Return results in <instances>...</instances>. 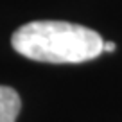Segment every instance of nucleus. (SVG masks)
I'll return each mask as SVG.
<instances>
[{
	"instance_id": "2",
	"label": "nucleus",
	"mask_w": 122,
	"mask_h": 122,
	"mask_svg": "<svg viewBox=\"0 0 122 122\" xmlns=\"http://www.w3.org/2000/svg\"><path fill=\"white\" fill-rule=\"evenodd\" d=\"M22 110V99L11 86L0 84V122H16Z\"/></svg>"
},
{
	"instance_id": "3",
	"label": "nucleus",
	"mask_w": 122,
	"mask_h": 122,
	"mask_svg": "<svg viewBox=\"0 0 122 122\" xmlns=\"http://www.w3.org/2000/svg\"><path fill=\"white\" fill-rule=\"evenodd\" d=\"M115 49H117V45L111 41H104V45H102V52H113Z\"/></svg>"
},
{
	"instance_id": "1",
	"label": "nucleus",
	"mask_w": 122,
	"mask_h": 122,
	"mask_svg": "<svg viewBox=\"0 0 122 122\" xmlns=\"http://www.w3.org/2000/svg\"><path fill=\"white\" fill-rule=\"evenodd\" d=\"M11 45L20 56L41 63H84L102 54L104 40L84 25L61 20H38L18 27Z\"/></svg>"
}]
</instances>
